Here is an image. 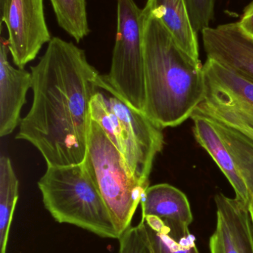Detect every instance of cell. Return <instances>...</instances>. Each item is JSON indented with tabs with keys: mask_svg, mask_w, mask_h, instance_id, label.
<instances>
[{
	"mask_svg": "<svg viewBox=\"0 0 253 253\" xmlns=\"http://www.w3.org/2000/svg\"><path fill=\"white\" fill-rule=\"evenodd\" d=\"M145 221L155 253H200L193 234L186 233L179 238L172 237L164 223L154 216L142 217Z\"/></svg>",
	"mask_w": 253,
	"mask_h": 253,
	"instance_id": "obj_17",
	"label": "cell"
},
{
	"mask_svg": "<svg viewBox=\"0 0 253 253\" xmlns=\"http://www.w3.org/2000/svg\"><path fill=\"white\" fill-rule=\"evenodd\" d=\"M33 102L16 138L37 149L47 167L83 163L98 70L72 42L53 37L31 67Z\"/></svg>",
	"mask_w": 253,
	"mask_h": 253,
	"instance_id": "obj_1",
	"label": "cell"
},
{
	"mask_svg": "<svg viewBox=\"0 0 253 253\" xmlns=\"http://www.w3.org/2000/svg\"><path fill=\"white\" fill-rule=\"evenodd\" d=\"M43 205L55 221L119 239L120 233L83 163L47 167L38 181Z\"/></svg>",
	"mask_w": 253,
	"mask_h": 253,
	"instance_id": "obj_3",
	"label": "cell"
},
{
	"mask_svg": "<svg viewBox=\"0 0 253 253\" xmlns=\"http://www.w3.org/2000/svg\"><path fill=\"white\" fill-rule=\"evenodd\" d=\"M203 68L204 96L193 114L224 125L253 143V82L208 58Z\"/></svg>",
	"mask_w": 253,
	"mask_h": 253,
	"instance_id": "obj_7",
	"label": "cell"
},
{
	"mask_svg": "<svg viewBox=\"0 0 253 253\" xmlns=\"http://www.w3.org/2000/svg\"><path fill=\"white\" fill-rule=\"evenodd\" d=\"M197 142L209 153L247 206L253 200V143L239 132L203 116L193 114Z\"/></svg>",
	"mask_w": 253,
	"mask_h": 253,
	"instance_id": "obj_8",
	"label": "cell"
},
{
	"mask_svg": "<svg viewBox=\"0 0 253 253\" xmlns=\"http://www.w3.org/2000/svg\"><path fill=\"white\" fill-rule=\"evenodd\" d=\"M118 253H155L145 221L135 227H129L119 238Z\"/></svg>",
	"mask_w": 253,
	"mask_h": 253,
	"instance_id": "obj_18",
	"label": "cell"
},
{
	"mask_svg": "<svg viewBox=\"0 0 253 253\" xmlns=\"http://www.w3.org/2000/svg\"><path fill=\"white\" fill-rule=\"evenodd\" d=\"M238 22L242 30L253 38V0L245 7Z\"/></svg>",
	"mask_w": 253,
	"mask_h": 253,
	"instance_id": "obj_20",
	"label": "cell"
},
{
	"mask_svg": "<svg viewBox=\"0 0 253 253\" xmlns=\"http://www.w3.org/2000/svg\"><path fill=\"white\" fill-rule=\"evenodd\" d=\"M19 199V180L10 158H0V253H6L13 213Z\"/></svg>",
	"mask_w": 253,
	"mask_h": 253,
	"instance_id": "obj_15",
	"label": "cell"
},
{
	"mask_svg": "<svg viewBox=\"0 0 253 253\" xmlns=\"http://www.w3.org/2000/svg\"><path fill=\"white\" fill-rule=\"evenodd\" d=\"M97 90L114 113L118 129V149L132 173L144 184H150L153 162L163 150V129L145 113L129 105L100 74Z\"/></svg>",
	"mask_w": 253,
	"mask_h": 253,
	"instance_id": "obj_6",
	"label": "cell"
},
{
	"mask_svg": "<svg viewBox=\"0 0 253 253\" xmlns=\"http://www.w3.org/2000/svg\"><path fill=\"white\" fill-rule=\"evenodd\" d=\"M59 26L80 42L90 34L86 0H50Z\"/></svg>",
	"mask_w": 253,
	"mask_h": 253,
	"instance_id": "obj_16",
	"label": "cell"
},
{
	"mask_svg": "<svg viewBox=\"0 0 253 253\" xmlns=\"http://www.w3.org/2000/svg\"><path fill=\"white\" fill-rule=\"evenodd\" d=\"M7 40L0 44V136L11 134L20 125L21 111L32 87V75L25 68H16L8 61Z\"/></svg>",
	"mask_w": 253,
	"mask_h": 253,
	"instance_id": "obj_12",
	"label": "cell"
},
{
	"mask_svg": "<svg viewBox=\"0 0 253 253\" xmlns=\"http://www.w3.org/2000/svg\"><path fill=\"white\" fill-rule=\"evenodd\" d=\"M186 2L196 32L202 33L211 27L215 18L216 0H186Z\"/></svg>",
	"mask_w": 253,
	"mask_h": 253,
	"instance_id": "obj_19",
	"label": "cell"
},
{
	"mask_svg": "<svg viewBox=\"0 0 253 253\" xmlns=\"http://www.w3.org/2000/svg\"><path fill=\"white\" fill-rule=\"evenodd\" d=\"M202 34L208 59L253 82V38L242 30L239 22L209 27Z\"/></svg>",
	"mask_w": 253,
	"mask_h": 253,
	"instance_id": "obj_10",
	"label": "cell"
},
{
	"mask_svg": "<svg viewBox=\"0 0 253 253\" xmlns=\"http://www.w3.org/2000/svg\"><path fill=\"white\" fill-rule=\"evenodd\" d=\"M141 205L142 217L161 220L172 237L179 238L190 232L193 212L187 196L179 189L169 184L150 186L143 195Z\"/></svg>",
	"mask_w": 253,
	"mask_h": 253,
	"instance_id": "obj_13",
	"label": "cell"
},
{
	"mask_svg": "<svg viewBox=\"0 0 253 253\" xmlns=\"http://www.w3.org/2000/svg\"><path fill=\"white\" fill-rule=\"evenodd\" d=\"M158 18L180 49L193 62L202 64L198 33L186 0H147L144 8Z\"/></svg>",
	"mask_w": 253,
	"mask_h": 253,
	"instance_id": "obj_14",
	"label": "cell"
},
{
	"mask_svg": "<svg viewBox=\"0 0 253 253\" xmlns=\"http://www.w3.org/2000/svg\"><path fill=\"white\" fill-rule=\"evenodd\" d=\"M248 210H249L250 215H251V220L253 224V200L250 204L249 207H248Z\"/></svg>",
	"mask_w": 253,
	"mask_h": 253,
	"instance_id": "obj_21",
	"label": "cell"
},
{
	"mask_svg": "<svg viewBox=\"0 0 253 253\" xmlns=\"http://www.w3.org/2000/svg\"><path fill=\"white\" fill-rule=\"evenodd\" d=\"M216 229L210 238L211 253H253V224L248 206L223 193L215 197Z\"/></svg>",
	"mask_w": 253,
	"mask_h": 253,
	"instance_id": "obj_11",
	"label": "cell"
},
{
	"mask_svg": "<svg viewBox=\"0 0 253 253\" xmlns=\"http://www.w3.org/2000/svg\"><path fill=\"white\" fill-rule=\"evenodd\" d=\"M117 2L115 43L111 68L104 77L129 105L144 112V10L134 0Z\"/></svg>",
	"mask_w": 253,
	"mask_h": 253,
	"instance_id": "obj_5",
	"label": "cell"
},
{
	"mask_svg": "<svg viewBox=\"0 0 253 253\" xmlns=\"http://www.w3.org/2000/svg\"><path fill=\"white\" fill-rule=\"evenodd\" d=\"M0 13L13 63L24 68L52 39L45 18L44 0H0Z\"/></svg>",
	"mask_w": 253,
	"mask_h": 253,
	"instance_id": "obj_9",
	"label": "cell"
},
{
	"mask_svg": "<svg viewBox=\"0 0 253 253\" xmlns=\"http://www.w3.org/2000/svg\"><path fill=\"white\" fill-rule=\"evenodd\" d=\"M83 164L121 236L130 227L135 211L150 184L135 178L120 150L92 119Z\"/></svg>",
	"mask_w": 253,
	"mask_h": 253,
	"instance_id": "obj_4",
	"label": "cell"
},
{
	"mask_svg": "<svg viewBox=\"0 0 253 253\" xmlns=\"http://www.w3.org/2000/svg\"><path fill=\"white\" fill-rule=\"evenodd\" d=\"M144 10V113L157 126L175 127L191 118L205 93L203 65L177 45L161 21Z\"/></svg>",
	"mask_w": 253,
	"mask_h": 253,
	"instance_id": "obj_2",
	"label": "cell"
}]
</instances>
